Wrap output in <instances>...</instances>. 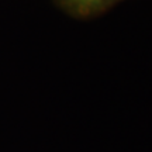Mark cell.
<instances>
[{"instance_id": "6da1fadb", "label": "cell", "mask_w": 152, "mask_h": 152, "mask_svg": "<svg viewBox=\"0 0 152 152\" xmlns=\"http://www.w3.org/2000/svg\"><path fill=\"white\" fill-rule=\"evenodd\" d=\"M58 6L71 16L86 18L96 16L121 0H55Z\"/></svg>"}]
</instances>
